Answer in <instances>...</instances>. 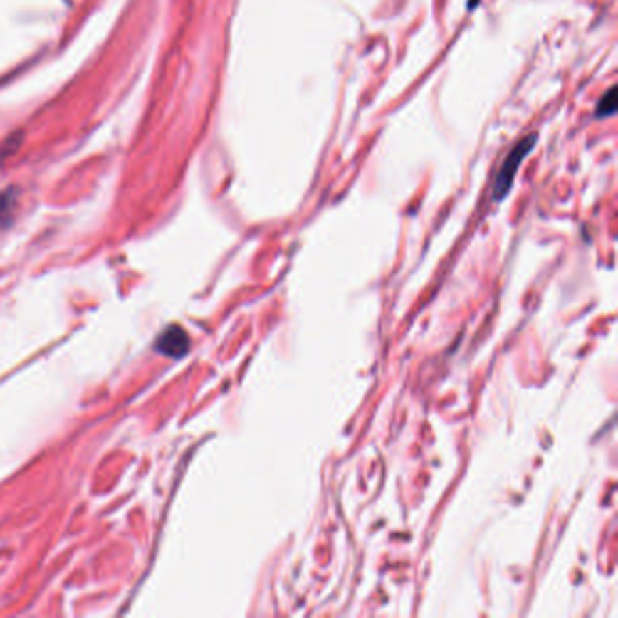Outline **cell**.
I'll return each mask as SVG.
<instances>
[{
	"label": "cell",
	"instance_id": "obj_1",
	"mask_svg": "<svg viewBox=\"0 0 618 618\" xmlns=\"http://www.w3.org/2000/svg\"><path fill=\"white\" fill-rule=\"evenodd\" d=\"M538 136L535 135H526L524 138H520L517 142V144L513 145V149H511L510 152H508V156L504 158L503 165H501V169H498L497 176H495V182H493V199L495 201H501V199H504L508 196V192L511 191V187H513V182H515V176H517V171L520 169V165H523V162L526 159V156L530 154L531 151H533L535 144H537Z\"/></svg>",
	"mask_w": 618,
	"mask_h": 618
},
{
	"label": "cell",
	"instance_id": "obj_2",
	"mask_svg": "<svg viewBox=\"0 0 618 618\" xmlns=\"http://www.w3.org/2000/svg\"><path fill=\"white\" fill-rule=\"evenodd\" d=\"M189 347H191V341H189L187 332L178 325L169 327L156 339V350L167 357H184L189 352Z\"/></svg>",
	"mask_w": 618,
	"mask_h": 618
},
{
	"label": "cell",
	"instance_id": "obj_3",
	"mask_svg": "<svg viewBox=\"0 0 618 618\" xmlns=\"http://www.w3.org/2000/svg\"><path fill=\"white\" fill-rule=\"evenodd\" d=\"M617 88L613 85L602 98L598 100L595 116H597V118H609V116H613L614 112H617Z\"/></svg>",
	"mask_w": 618,
	"mask_h": 618
},
{
	"label": "cell",
	"instance_id": "obj_4",
	"mask_svg": "<svg viewBox=\"0 0 618 618\" xmlns=\"http://www.w3.org/2000/svg\"><path fill=\"white\" fill-rule=\"evenodd\" d=\"M481 2H483V0H468V9H477L478 8V4H481Z\"/></svg>",
	"mask_w": 618,
	"mask_h": 618
}]
</instances>
